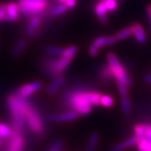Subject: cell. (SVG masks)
Wrapping results in <instances>:
<instances>
[{"instance_id":"27","label":"cell","mask_w":151,"mask_h":151,"mask_svg":"<svg viewBox=\"0 0 151 151\" xmlns=\"http://www.w3.org/2000/svg\"><path fill=\"white\" fill-rule=\"evenodd\" d=\"M12 134H13V131L9 126H7L5 124H0V137L2 138L10 137Z\"/></svg>"},{"instance_id":"25","label":"cell","mask_w":151,"mask_h":151,"mask_svg":"<svg viewBox=\"0 0 151 151\" xmlns=\"http://www.w3.org/2000/svg\"><path fill=\"white\" fill-rule=\"evenodd\" d=\"M116 81V85H117V88H118V91H119V94L121 97H129V89L128 87L129 86L127 85H125L124 83L121 82L119 81Z\"/></svg>"},{"instance_id":"6","label":"cell","mask_w":151,"mask_h":151,"mask_svg":"<svg viewBox=\"0 0 151 151\" xmlns=\"http://www.w3.org/2000/svg\"><path fill=\"white\" fill-rule=\"evenodd\" d=\"M24 147V139L21 133L16 130L13 131L10 136V141L6 151H22Z\"/></svg>"},{"instance_id":"34","label":"cell","mask_w":151,"mask_h":151,"mask_svg":"<svg viewBox=\"0 0 151 151\" xmlns=\"http://www.w3.org/2000/svg\"><path fill=\"white\" fill-rule=\"evenodd\" d=\"M144 80L145 81L147 84L151 85V75H146L144 78Z\"/></svg>"},{"instance_id":"2","label":"cell","mask_w":151,"mask_h":151,"mask_svg":"<svg viewBox=\"0 0 151 151\" xmlns=\"http://www.w3.org/2000/svg\"><path fill=\"white\" fill-rule=\"evenodd\" d=\"M107 64L113 72L115 81H119L129 86L132 85V79L124 65L121 64L117 55L113 52H108L106 55Z\"/></svg>"},{"instance_id":"3","label":"cell","mask_w":151,"mask_h":151,"mask_svg":"<svg viewBox=\"0 0 151 151\" xmlns=\"http://www.w3.org/2000/svg\"><path fill=\"white\" fill-rule=\"evenodd\" d=\"M20 13L27 16H37L47 7L46 0H19L18 3Z\"/></svg>"},{"instance_id":"13","label":"cell","mask_w":151,"mask_h":151,"mask_svg":"<svg viewBox=\"0 0 151 151\" xmlns=\"http://www.w3.org/2000/svg\"><path fill=\"white\" fill-rule=\"evenodd\" d=\"M65 81V78L64 76L62 74L60 75H57L53 81H51V83L50 84L46 89V92L48 93L49 95H52L54 94L55 92H57L60 88L62 86V85L64 84V82Z\"/></svg>"},{"instance_id":"15","label":"cell","mask_w":151,"mask_h":151,"mask_svg":"<svg viewBox=\"0 0 151 151\" xmlns=\"http://www.w3.org/2000/svg\"><path fill=\"white\" fill-rule=\"evenodd\" d=\"M40 22H41V19L39 16H34L31 19V20L29 21L27 29H26V34L29 37L34 36V35L35 34L36 30L40 24Z\"/></svg>"},{"instance_id":"30","label":"cell","mask_w":151,"mask_h":151,"mask_svg":"<svg viewBox=\"0 0 151 151\" xmlns=\"http://www.w3.org/2000/svg\"><path fill=\"white\" fill-rule=\"evenodd\" d=\"M99 50L100 49L98 48L95 44L92 43L88 48V54L91 57H96L97 55L99 54Z\"/></svg>"},{"instance_id":"31","label":"cell","mask_w":151,"mask_h":151,"mask_svg":"<svg viewBox=\"0 0 151 151\" xmlns=\"http://www.w3.org/2000/svg\"><path fill=\"white\" fill-rule=\"evenodd\" d=\"M6 14V4L0 5V20H4Z\"/></svg>"},{"instance_id":"22","label":"cell","mask_w":151,"mask_h":151,"mask_svg":"<svg viewBox=\"0 0 151 151\" xmlns=\"http://www.w3.org/2000/svg\"><path fill=\"white\" fill-rule=\"evenodd\" d=\"M108 13H114L119 9V0H102Z\"/></svg>"},{"instance_id":"1","label":"cell","mask_w":151,"mask_h":151,"mask_svg":"<svg viewBox=\"0 0 151 151\" xmlns=\"http://www.w3.org/2000/svg\"><path fill=\"white\" fill-rule=\"evenodd\" d=\"M67 106L71 111H75L79 115H87L92 110V105L86 99V91L72 92L68 97Z\"/></svg>"},{"instance_id":"16","label":"cell","mask_w":151,"mask_h":151,"mask_svg":"<svg viewBox=\"0 0 151 151\" xmlns=\"http://www.w3.org/2000/svg\"><path fill=\"white\" fill-rule=\"evenodd\" d=\"M99 141V134L97 132H92L90 134L86 143L85 151H95Z\"/></svg>"},{"instance_id":"9","label":"cell","mask_w":151,"mask_h":151,"mask_svg":"<svg viewBox=\"0 0 151 151\" xmlns=\"http://www.w3.org/2000/svg\"><path fill=\"white\" fill-rule=\"evenodd\" d=\"M131 27L133 29V35L134 37L136 42L139 44H145L147 40V35L145 29L140 23L135 22L131 24Z\"/></svg>"},{"instance_id":"28","label":"cell","mask_w":151,"mask_h":151,"mask_svg":"<svg viewBox=\"0 0 151 151\" xmlns=\"http://www.w3.org/2000/svg\"><path fill=\"white\" fill-rule=\"evenodd\" d=\"M134 131L135 136L138 139L144 138L145 135V129H144V124H138L134 127Z\"/></svg>"},{"instance_id":"24","label":"cell","mask_w":151,"mask_h":151,"mask_svg":"<svg viewBox=\"0 0 151 151\" xmlns=\"http://www.w3.org/2000/svg\"><path fill=\"white\" fill-rule=\"evenodd\" d=\"M136 146L138 149H141L145 151H151V141L147 140L145 138L138 139Z\"/></svg>"},{"instance_id":"32","label":"cell","mask_w":151,"mask_h":151,"mask_svg":"<svg viewBox=\"0 0 151 151\" xmlns=\"http://www.w3.org/2000/svg\"><path fill=\"white\" fill-rule=\"evenodd\" d=\"M76 2L77 0H65L64 4L68 7V9H74L76 5Z\"/></svg>"},{"instance_id":"10","label":"cell","mask_w":151,"mask_h":151,"mask_svg":"<svg viewBox=\"0 0 151 151\" xmlns=\"http://www.w3.org/2000/svg\"><path fill=\"white\" fill-rule=\"evenodd\" d=\"M19 9L18 4L9 3L6 4V17L5 21H15L19 17Z\"/></svg>"},{"instance_id":"18","label":"cell","mask_w":151,"mask_h":151,"mask_svg":"<svg viewBox=\"0 0 151 151\" xmlns=\"http://www.w3.org/2000/svg\"><path fill=\"white\" fill-rule=\"evenodd\" d=\"M133 35V29H132V27L131 25L130 26H128V27H125L122 29L119 30L118 32L116 33L114 35V36L116 38L117 41H122V40H124L128 38L131 37Z\"/></svg>"},{"instance_id":"11","label":"cell","mask_w":151,"mask_h":151,"mask_svg":"<svg viewBox=\"0 0 151 151\" xmlns=\"http://www.w3.org/2000/svg\"><path fill=\"white\" fill-rule=\"evenodd\" d=\"M117 40L114 35H102V36H98V37L95 38L94 40L92 41V43L95 44L97 47L99 49L105 48V47H108L113 45L114 44H116Z\"/></svg>"},{"instance_id":"14","label":"cell","mask_w":151,"mask_h":151,"mask_svg":"<svg viewBox=\"0 0 151 151\" xmlns=\"http://www.w3.org/2000/svg\"><path fill=\"white\" fill-rule=\"evenodd\" d=\"M102 93L96 91H86V97L88 103H91L92 106L100 107L101 106V97Z\"/></svg>"},{"instance_id":"29","label":"cell","mask_w":151,"mask_h":151,"mask_svg":"<svg viewBox=\"0 0 151 151\" xmlns=\"http://www.w3.org/2000/svg\"><path fill=\"white\" fill-rule=\"evenodd\" d=\"M64 146V141L62 139H58L50 147L48 151H60Z\"/></svg>"},{"instance_id":"12","label":"cell","mask_w":151,"mask_h":151,"mask_svg":"<svg viewBox=\"0 0 151 151\" xmlns=\"http://www.w3.org/2000/svg\"><path fill=\"white\" fill-rule=\"evenodd\" d=\"M138 140V138L136 136H133L130 137L129 139H125L121 143L116 144L111 147L110 150L109 151H124L126 150L127 149H129L130 147L136 145V143Z\"/></svg>"},{"instance_id":"37","label":"cell","mask_w":151,"mask_h":151,"mask_svg":"<svg viewBox=\"0 0 151 151\" xmlns=\"http://www.w3.org/2000/svg\"><path fill=\"white\" fill-rule=\"evenodd\" d=\"M150 24H151V22H150Z\"/></svg>"},{"instance_id":"21","label":"cell","mask_w":151,"mask_h":151,"mask_svg":"<svg viewBox=\"0 0 151 151\" xmlns=\"http://www.w3.org/2000/svg\"><path fill=\"white\" fill-rule=\"evenodd\" d=\"M45 52L47 54L50 55H53V56H61L65 53V48L50 45V46H46L45 49Z\"/></svg>"},{"instance_id":"17","label":"cell","mask_w":151,"mask_h":151,"mask_svg":"<svg viewBox=\"0 0 151 151\" xmlns=\"http://www.w3.org/2000/svg\"><path fill=\"white\" fill-rule=\"evenodd\" d=\"M99 76H100V79L102 81H109L114 79L113 72H112V70H111L108 64L102 65L100 71H99Z\"/></svg>"},{"instance_id":"19","label":"cell","mask_w":151,"mask_h":151,"mask_svg":"<svg viewBox=\"0 0 151 151\" xmlns=\"http://www.w3.org/2000/svg\"><path fill=\"white\" fill-rule=\"evenodd\" d=\"M68 7L65 4H60L58 5L55 6L50 11V15L52 17H59L62 14H64L68 11Z\"/></svg>"},{"instance_id":"36","label":"cell","mask_w":151,"mask_h":151,"mask_svg":"<svg viewBox=\"0 0 151 151\" xmlns=\"http://www.w3.org/2000/svg\"><path fill=\"white\" fill-rule=\"evenodd\" d=\"M137 151H145V150H141V149H138V150Z\"/></svg>"},{"instance_id":"33","label":"cell","mask_w":151,"mask_h":151,"mask_svg":"<svg viewBox=\"0 0 151 151\" xmlns=\"http://www.w3.org/2000/svg\"><path fill=\"white\" fill-rule=\"evenodd\" d=\"M146 14H147L148 19H150V22H151V4L146 7Z\"/></svg>"},{"instance_id":"7","label":"cell","mask_w":151,"mask_h":151,"mask_svg":"<svg viewBox=\"0 0 151 151\" xmlns=\"http://www.w3.org/2000/svg\"><path fill=\"white\" fill-rule=\"evenodd\" d=\"M79 114L75 111H70L66 113H60V114H50L47 117L50 122L52 123H64V122H70L79 118Z\"/></svg>"},{"instance_id":"23","label":"cell","mask_w":151,"mask_h":151,"mask_svg":"<svg viewBox=\"0 0 151 151\" xmlns=\"http://www.w3.org/2000/svg\"><path fill=\"white\" fill-rule=\"evenodd\" d=\"M121 107H122V111L125 115L130 114L132 110V106H131L129 97H124L121 98Z\"/></svg>"},{"instance_id":"26","label":"cell","mask_w":151,"mask_h":151,"mask_svg":"<svg viewBox=\"0 0 151 151\" xmlns=\"http://www.w3.org/2000/svg\"><path fill=\"white\" fill-rule=\"evenodd\" d=\"M113 98L109 95H102L101 97V106L104 108H110L113 106Z\"/></svg>"},{"instance_id":"5","label":"cell","mask_w":151,"mask_h":151,"mask_svg":"<svg viewBox=\"0 0 151 151\" xmlns=\"http://www.w3.org/2000/svg\"><path fill=\"white\" fill-rule=\"evenodd\" d=\"M42 87V83L40 81H34L25 84L21 87H19L17 91L16 95L19 97H23V98H26V97L31 96L35 92H38L39 90H40Z\"/></svg>"},{"instance_id":"8","label":"cell","mask_w":151,"mask_h":151,"mask_svg":"<svg viewBox=\"0 0 151 151\" xmlns=\"http://www.w3.org/2000/svg\"><path fill=\"white\" fill-rule=\"evenodd\" d=\"M94 14L97 17L98 20L102 25H107L108 24V11L106 9L102 0H98L94 5Z\"/></svg>"},{"instance_id":"20","label":"cell","mask_w":151,"mask_h":151,"mask_svg":"<svg viewBox=\"0 0 151 151\" xmlns=\"http://www.w3.org/2000/svg\"><path fill=\"white\" fill-rule=\"evenodd\" d=\"M26 45H27V41L25 40H19L16 43V45H14L13 50H12V55L14 57H18L24 51V50L25 49Z\"/></svg>"},{"instance_id":"35","label":"cell","mask_w":151,"mask_h":151,"mask_svg":"<svg viewBox=\"0 0 151 151\" xmlns=\"http://www.w3.org/2000/svg\"><path fill=\"white\" fill-rule=\"evenodd\" d=\"M57 1H58V2H60V4H64V3H65V0H57Z\"/></svg>"},{"instance_id":"4","label":"cell","mask_w":151,"mask_h":151,"mask_svg":"<svg viewBox=\"0 0 151 151\" xmlns=\"http://www.w3.org/2000/svg\"><path fill=\"white\" fill-rule=\"evenodd\" d=\"M25 123L29 127V129L35 133V134H40L44 131V124L42 119L40 118V115L39 114L38 111L30 106L27 113L24 116Z\"/></svg>"}]
</instances>
